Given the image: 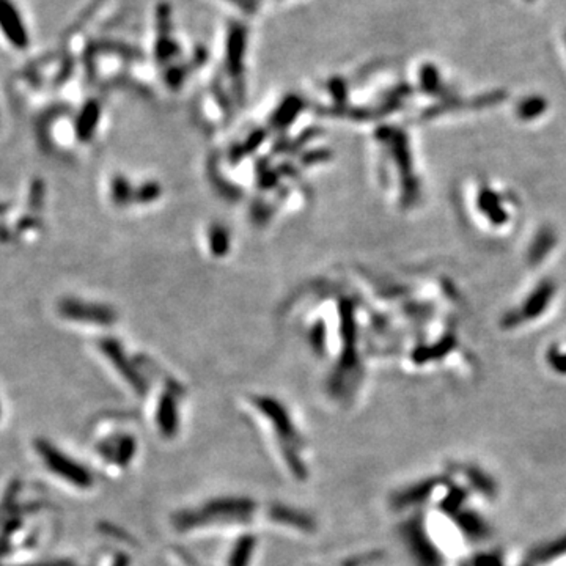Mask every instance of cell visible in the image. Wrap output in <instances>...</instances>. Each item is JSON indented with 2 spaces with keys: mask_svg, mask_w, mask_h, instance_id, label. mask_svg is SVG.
Masks as SVG:
<instances>
[{
  "mask_svg": "<svg viewBox=\"0 0 566 566\" xmlns=\"http://www.w3.org/2000/svg\"><path fill=\"white\" fill-rule=\"evenodd\" d=\"M245 412L254 417L263 436L268 439L269 450L274 451L277 463L291 480L304 483L308 470L305 458V439L293 419L291 411L282 401L268 395H250L244 401Z\"/></svg>",
  "mask_w": 566,
  "mask_h": 566,
  "instance_id": "cell-1",
  "label": "cell"
},
{
  "mask_svg": "<svg viewBox=\"0 0 566 566\" xmlns=\"http://www.w3.org/2000/svg\"><path fill=\"white\" fill-rule=\"evenodd\" d=\"M256 514L258 505L254 499L244 495H222L175 513L172 525L180 535L242 533L254 525Z\"/></svg>",
  "mask_w": 566,
  "mask_h": 566,
  "instance_id": "cell-2",
  "label": "cell"
},
{
  "mask_svg": "<svg viewBox=\"0 0 566 566\" xmlns=\"http://www.w3.org/2000/svg\"><path fill=\"white\" fill-rule=\"evenodd\" d=\"M35 455L40 459L43 467L57 480L65 483L66 486L78 491H90L94 486L93 472L85 467L78 459L69 456L65 450L57 447L54 442L36 437L34 440Z\"/></svg>",
  "mask_w": 566,
  "mask_h": 566,
  "instance_id": "cell-3",
  "label": "cell"
},
{
  "mask_svg": "<svg viewBox=\"0 0 566 566\" xmlns=\"http://www.w3.org/2000/svg\"><path fill=\"white\" fill-rule=\"evenodd\" d=\"M94 455L99 463H103L104 469L110 474H124L138 456V439L136 433L129 430L128 425L122 421H113V428L98 436L94 442Z\"/></svg>",
  "mask_w": 566,
  "mask_h": 566,
  "instance_id": "cell-4",
  "label": "cell"
},
{
  "mask_svg": "<svg viewBox=\"0 0 566 566\" xmlns=\"http://www.w3.org/2000/svg\"><path fill=\"white\" fill-rule=\"evenodd\" d=\"M181 396L178 384L166 382L154 401L150 402L151 426L161 439L170 440L178 436L181 426Z\"/></svg>",
  "mask_w": 566,
  "mask_h": 566,
  "instance_id": "cell-5",
  "label": "cell"
},
{
  "mask_svg": "<svg viewBox=\"0 0 566 566\" xmlns=\"http://www.w3.org/2000/svg\"><path fill=\"white\" fill-rule=\"evenodd\" d=\"M264 518L273 527H279L282 530L294 535H307L313 533L317 528V522L310 514H307L304 509H298L289 505H282L275 503L270 505Z\"/></svg>",
  "mask_w": 566,
  "mask_h": 566,
  "instance_id": "cell-6",
  "label": "cell"
},
{
  "mask_svg": "<svg viewBox=\"0 0 566 566\" xmlns=\"http://www.w3.org/2000/svg\"><path fill=\"white\" fill-rule=\"evenodd\" d=\"M258 549V537L254 533H239L224 558V566H252Z\"/></svg>",
  "mask_w": 566,
  "mask_h": 566,
  "instance_id": "cell-7",
  "label": "cell"
},
{
  "mask_svg": "<svg viewBox=\"0 0 566 566\" xmlns=\"http://www.w3.org/2000/svg\"><path fill=\"white\" fill-rule=\"evenodd\" d=\"M0 419H2V405H0Z\"/></svg>",
  "mask_w": 566,
  "mask_h": 566,
  "instance_id": "cell-8",
  "label": "cell"
}]
</instances>
